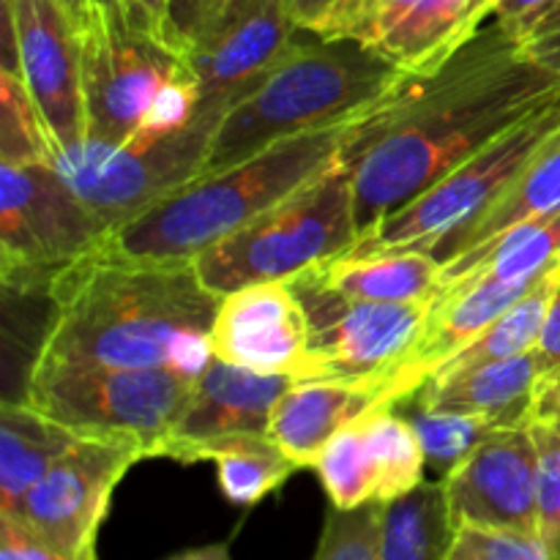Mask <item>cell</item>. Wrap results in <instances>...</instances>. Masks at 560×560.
Instances as JSON below:
<instances>
[{
  "label": "cell",
  "mask_w": 560,
  "mask_h": 560,
  "mask_svg": "<svg viewBox=\"0 0 560 560\" xmlns=\"http://www.w3.org/2000/svg\"><path fill=\"white\" fill-rule=\"evenodd\" d=\"M558 85L560 74L530 60L517 33L490 16L441 69L413 74L361 120L345 153L359 233L416 200Z\"/></svg>",
  "instance_id": "1"
},
{
  "label": "cell",
  "mask_w": 560,
  "mask_h": 560,
  "mask_svg": "<svg viewBox=\"0 0 560 560\" xmlns=\"http://www.w3.org/2000/svg\"><path fill=\"white\" fill-rule=\"evenodd\" d=\"M55 317L36 366H126L200 377L219 295L195 260H135L98 249L49 290Z\"/></svg>",
  "instance_id": "2"
},
{
  "label": "cell",
  "mask_w": 560,
  "mask_h": 560,
  "mask_svg": "<svg viewBox=\"0 0 560 560\" xmlns=\"http://www.w3.org/2000/svg\"><path fill=\"white\" fill-rule=\"evenodd\" d=\"M366 115L288 137L233 167L202 173L115 230L107 246L135 260H195L342 162Z\"/></svg>",
  "instance_id": "3"
},
{
  "label": "cell",
  "mask_w": 560,
  "mask_h": 560,
  "mask_svg": "<svg viewBox=\"0 0 560 560\" xmlns=\"http://www.w3.org/2000/svg\"><path fill=\"white\" fill-rule=\"evenodd\" d=\"M410 77L372 44L301 31L271 74L224 115L206 173L233 167L288 137L372 113Z\"/></svg>",
  "instance_id": "4"
},
{
  "label": "cell",
  "mask_w": 560,
  "mask_h": 560,
  "mask_svg": "<svg viewBox=\"0 0 560 560\" xmlns=\"http://www.w3.org/2000/svg\"><path fill=\"white\" fill-rule=\"evenodd\" d=\"M88 137L107 145L153 140L189 124L200 85L186 55L109 0H74Z\"/></svg>",
  "instance_id": "5"
},
{
  "label": "cell",
  "mask_w": 560,
  "mask_h": 560,
  "mask_svg": "<svg viewBox=\"0 0 560 560\" xmlns=\"http://www.w3.org/2000/svg\"><path fill=\"white\" fill-rule=\"evenodd\" d=\"M350 164L337 162L255 222L235 230L195 257L211 293H235L262 282H288L306 268L348 255L359 244Z\"/></svg>",
  "instance_id": "6"
},
{
  "label": "cell",
  "mask_w": 560,
  "mask_h": 560,
  "mask_svg": "<svg viewBox=\"0 0 560 560\" xmlns=\"http://www.w3.org/2000/svg\"><path fill=\"white\" fill-rule=\"evenodd\" d=\"M560 131V85L547 93L534 109L509 126L503 135L487 142L481 151L465 159L459 167L421 191L416 200L372 224L350 252L427 249L441 244L446 235L485 217L539 156L541 148Z\"/></svg>",
  "instance_id": "7"
},
{
  "label": "cell",
  "mask_w": 560,
  "mask_h": 560,
  "mask_svg": "<svg viewBox=\"0 0 560 560\" xmlns=\"http://www.w3.org/2000/svg\"><path fill=\"white\" fill-rule=\"evenodd\" d=\"M230 109L233 104L228 102L200 98L195 118L170 135L124 145L85 137L80 145L52 151L49 162L113 235L206 173L213 137Z\"/></svg>",
  "instance_id": "8"
},
{
  "label": "cell",
  "mask_w": 560,
  "mask_h": 560,
  "mask_svg": "<svg viewBox=\"0 0 560 560\" xmlns=\"http://www.w3.org/2000/svg\"><path fill=\"white\" fill-rule=\"evenodd\" d=\"M197 377L126 366H31L27 405L77 438H131L145 457H162Z\"/></svg>",
  "instance_id": "9"
},
{
  "label": "cell",
  "mask_w": 560,
  "mask_h": 560,
  "mask_svg": "<svg viewBox=\"0 0 560 560\" xmlns=\"http://www.w3.org/2000/svg\"><path fill=\"white\" fill-rule=\"evenodd\" d=\"M109 241L52 162L0 164V279L16 293H47Z\"/></svg>",
  "instance_id": "10"
},
{
  "label": "cell",
  "mask_w": 560,
  "mask_h": 560,
  "mask_svg": "<svg viewBox=\"0 0 560 560\" xmlns=\"http://www.w3.org/2000/svg\"><path fill=\"white\" fill-rule=\"evenodd\" d=\"M312 328V377L394 383L402 399L416 392L408 361L424 334L432 301H355L317 282L310 271L288 279Z\"/></svg>",
  "instance_id": "11"
},
{
  "label": "cell",
  "mask_w": 560,
  "mask_h": 560,
  "mask_svg": "<svg viewBox=\"0 0 560 560\" xmlns=\"http://www.w3.org/2000/svg\"><path fill=\"white\" fill-rule=\"evenodd\" d=\"M145 457L131 438H77L69 452L16 501L22 528L66 560H98L96 536L124 476Z\"/></svg>",
  "instance_id": "12"
},
{
  "label": "cell",
  "mask_w": 560,
  "mask_h": 560,
  "mask_svg": "<svg viewBox=\"0 0 560 560\" xmlns=\"http://www.w3.org/2000/svg\"><path fill=\"white\" fill-rule=\"evenodd\" d=\"M3 71L31 93L55 151L88 137L74 0H3Z\"/></svg>",
  "instance_id": "13"
},
{
  "label": "cell",
  "mask_w": 560,
  "mask_h": 560,
  "mask_svg": "<svg viewBox=\"0 0 560 560\" xmlns=\"http://www.w3.org/2000/svg\"><path fill=\"white\" fill-rule=\"evenodd\" d=\"M441 481L454 528L479 525L536 534L539 448L530 416L492 430Z\"/></svg>",
  "instance_id": "14"
},
{
  "label": "cell",
  "mask_w": 560,
  "mask_h": 560,
  "mask_svg": "<svg viewBox=\"0 0 560 560\" xmlns=\"http://www.w3.org/2000/svg\"><path fill=\"white\" fill-rule=\"evenodd\" d=\"M211 355L262 375L312 377V328L290 282H262L222 295Z\"/></svg>",
  "instance_id": "15"
},
{
  "label": "cell",
  "mask_w": 560,
  "mask_h": 560,
  "mask_svg": "<svg viewBox=\"0 0 560 560\" xmlns=\"http://www.w3.org/2000/svg\"><path fill=\"white\" fill-rule=\"evenodd\" d=\"M301 27L284 0H235L217 25L186 49L202 102L238 104L290 52Z\"/></svg>",
  "instance_id": "16"
},
{
  "label": "cell",
  "mask_w": 560,
  "mask_h": 560,
  "mask_svg": "<svg viewBox=\"0 0 560 560\" xmlns=\"http://www.w3.org/2000/svg\"><path fill=\"white\" fill-rule=\"evenodd\" d=\"M293 383L288 375H262L211 355L162 457L189 465L206 443L238 432H268L273 408Z\"/></svg>",
  "instance_id": "17"
},
{
  "label": "cell",
  "mask_w": 560,
  "mask_h": 560,
  "mask_svg": "<svg viewBox=\"0 0 560 560\" xmlns=\"http://www.w3.org/2000/svg\"><path fill=\"white\" fill-rule=\"evenodd\" d=\"M399 399L402 394L397 386L383 381H295L273 408L268 435L299 468H312L323 446L342 427Z\"/></svg>",
  "instance_id": "18"
},
{
  "label": "cell",
  "mask_w": 560,
  "mask_h": 560,
  "mask_svg": "<svg viewBox=\"0 0 560 560\" xmlns=\"http://www.w3.org/2000/svg\"><path fill=\"white\" fill-rule=\"evenodd\" d=\"M547 271L525 279H465V282L441 288V293L432 301L424 334L405 370L416 392L427 377L435 375L448 359L468 348L485 328H490L520 299H525Z\"/></svg>",
  "instance_id": "19"
},
{
  "label": "cell",
  "mask_w": 560,
  "mask_h": 560,
  "mask_svg": "<svg viewBox=\"0 0 560 560\" xmlns=\"http://www.w3.org/2000/svg\"><path fill=\"white\" fill-rule=\"evenodd\" d=\"M498 0H408L375 49L410 74L441 69L481 31Z\"/></svg>",
  "instance_id": "20"
},
{
  "label": "cell",
  "mask_w": 560,
  "mask_h": 560,
  "mask_svg": "<svg viewBox=\"0 0 560 560\" xmlns=\"http://www.w3.org/2000/svg\"><path fill=\"white\" fill-rule=\"evenodd\" d=\"M541 383L534 350L495 364L474 370L432 375L419 386L416 399L432 410L463 416H492L506 424L525 421L530 416L536 388Z\"/></svg>",
  "instance_id": "21"
},
{
  "label": "cell",
  "mask_w": 560,
  "mask_h": 560,
  "mask_svg": "<svg viewBox=\"0 0 560 560\" xmlns=\"http://www.w3.org/2000/svg\"><path fill=\"white\" fill-rule=\"evenodd\" d=\"M326 288L355 301L413 304L435 301L443 288V262L427 249L375 252V255H339L306 268Z\"/></svg>",
  "instance_id": "22"
},
{
  "label": "cell",
  "mask_w": 560,
  "mask_h": 560,
  "mask_svg": "<svg viewBox=\"0 0 560 560\" xmlns=\"http://www.w3.org/2000/svg\"><path fill=\"white\" fill-rule=\"evenodd\" d=\"M77 435L25 399H5L0 408V512L22 495L63 457Z\"/></svg>",
  "instance_id": "23"
},
{
  "label": "cell",
  "mask_w": 560,
  "mask_h": 560,
  "mask_svg": "<svg viewBox=\"0 0 560 560\" xmlns=\"http://www.w3.org/2000/svg\"><path fill=\"white\" fill-rule=\"evenodd\" d=\"M560 211V131L539 151V156L528 164L517 184L476 222L465 224L457 233L446 235L441 244L432 246V255L441 262L454 260L459 255L487 246L495 241L503 230L525 222V219L541 217V213Z\"/></svg>",
  "instance_id": "24"
},
{
  "label": "cell",
  "mask_w": 560,
  "mask_h": 560,
  "mask_svg": "<svg viewBox=\"0 0 560 560\" xmlns=\"http://www.w3.org/2000/svg\"><path fill=\"white\" fill-rule=\"evenodd\" d=\"M560 262V211L525 219L487 246L443 262V288L465 279H525Z\"/></svg>",
  "instance_id": "25"
},
{
  "label": "cell",
  "mask_w": 560,
  "mask_h": 560,
  "mask_svg": "<svg viewBox=\"0 0 560 560\" xmlns=\"http://www.w3.org/2000/svg\"><path fill=\"white\" fill-rule=\"evenodd\" d=\"M195 463L217 465V481L222 495L233 506H257L262 498L277 492L299 463L284 454V448L268 432H238L206 443L195 454Z\"/></svg>",
  "instance_id": "26"
},
{
  "label": "cell",
  "mask_w": 560,
  "mask_h": 560,
  "mask_svg": "<svg viewBox=\"0 0 560 560\" xmlns=\"http://www.w3.org/2000/svg\"><path fill=\"white\" fill-rule=\"evenodd\" d=\"M452 536L443 481H424L383 503L381 560H446Z\"/></svg>",
  "instance_id": "27"
},
{
  "label": "cell",
  "mask_w": 560,
  "mask_h": 560,
  "mask_svg": "<svg viewBox=\"0 0 560 560\" xmlns=\"http://www.w3.org/2000/svg\"><path fill=\"white\" fill-rule=\"evenodd\" d=\"M558 284L560 262L556 268H550V271L539 279V284H536L525 299H520L506 315L498 317V320L492 323L490 328H485L468 348H463L454 359H448L435 375H452V372L495 364V361H506L514 359V355L534 350Z\"/></svg>",
  "instance_id": "28"
},
{
  "label": "cell",
  "mask_w": 560,
  "mask_h": 560,
  "mask_svg": "<svg viewBox=\"0 0 560 560\" xmlns=\"http://www.w3.org/2000/svg\"><path fill=\"white\" fill-rule=\"evenodd\" d=\"M366 438L377 468V503L408 495L424 485L427 454L408 419L392 405L370 410L364 416Z\"/></svg>",
  "instance_id": "29"
},
{
  "label": "cell",
  "mask_w": 560,
  "mask_h": 560,
  "mask_svg": "<svg viewBox=\"0 0 560 560\" xmlns=\"http://www.w3.org/2000/svg\"><path fill=\"white\" fill-rule=\"evenodd\" d=\"M317 470L328 501L337 509H359L377 501V468L366 438L364 416L342 427L317 454Z\"/></svg>",
  "instance_id": "30"
},
{
  "label": "cell",
  "mask_w": 560,
  "mask_h": 560,
  "mask_svg": "<svg viewBox=\"0 0 560 560\" xmlns=\"http://www.w3.org/2000/svg\"><path fill=\"white\" fill-rule=\"evenodd\" d=\"M394 408L419 432V441L427 454V468L441 476V479H446L492 430L506 424V421L492 419V416H463L432 410L421 405L416 394H408L405 399L394 402Z\"/></svg>",
  "instance_id": "31"
},
{
  "label": "cell",
  "mask_w": 560,
  "mask_h": 560,
  "mask_svg": "<svg viewBox=\"0 0 560 560\" xmlns=\"http://www.w3.org/2000/svg\"><path fill=\"white\" fill-rule=\"evenodd\" d=\"M52 137L22 80L0 69V164H36L52 159Z\"/></svg>",
  "instance_id": "32"
},
{
  "label": "cell",
  "mask_w": 560,
  "mask_h": 560,
  "mask_svg": "<svg viewBox=\"0 0 560 560\" xmlns=\"http://www.w3.org/2000/svg\"><path fill=\"white\" fill-rule=\"evenodd\" d=\"M383 503L337 509L326 514L312 560H381Z\"/></svg>",
  "instance_id": "33"
},
{
  "label": "cell",
  "mask_w": 560,
  "mask_h": 560,
  "mask_svg": "<svg viewBox=\"0 0 560 560\" xmlns=\"http://www.w3.org/2000/svg\"><path fill=\"white\" fill-rule=\"evenodd\" d=\"M446 560H550V556L539 534L463 525L454 528Z\"/></svg>",
  "instance_id": "34"
},
{
  "label": "cell",
  "mask_w": 560,
  "mask_h": 560,
  "mask_svg": "<svg viewBox=\"0 0 560 560\" xmlns=\"http://www.w3.org/2000/svg\"><path fill=\"white\" fill-rule=\"evenodd\" d=\"M539 448V498H536V534L545 541L550 560H560V441L550 427L530 419Z\"/></svg>",
  "instance_id": "35"
},
{
  "label": "cell",
  "mask_w": 560,
  "mask_h": 560,
  "mask_svg": "<svg viewBox=\"0 0 560 560\" xmlns=\"http://www.w3.org/2000/svg\"><path fill=\"white\" fill-rule=\"evenodd\" d=\"M405 3L408 0H339L315 33L326 38H353L375 47Z\"/></svg>",
  "instance_id": "36"
},
{
  "label": "cell",
  "mask_w": 560,
  "mask_h": 560,
  "mask_svg": "<svg viewBox=\"0 0 560 560\" xmlns=\"http://www.w3.org/2000/svg\"><path fill=\"white\" fill-rule=\"evenodd\" d=\"M235 0H167V36L180 52L200 42Z\"/></svg>",
  "instance_id": "37"
},
{
  "label": "cell",
  "mask_w": 560,
  "mask_h": 560,
  "mask_svg": "<svg viewBox=\"0 0 560 560\" xmlns=\"http://www.w3.org/2000/svg\"><path fill=\"white\" fill-rule=\"evenodd\" d=\"M514 33L530 60L560 74V0H552Z\"/></svg>",
  "instance_id": "38"
},
{
  "label": "cell",
  "mask_w": 560,
  "mask_h": 560,
  "mask_svg": "<svg viewBox=\"0 0 560 560\" xmlns=\"http://www.w3.org/2000/svg\"><path fill=\"white\" fill-rule=\"evenodd\" d=\"M0 560H66L33 539L20 520L0 514Z\"/></svg>",
  "instance_id": "39"
},
{
  "label": "cell",
  "mask_w": 560,
  "mask_h": 560,
  "mask_svg": "<svg viewBox=\"0 0 560 560\" xmlns=\"http://www.w3.org/2000/svg\"><path fill=\"white\" fill-rule=\"evenodd\" d=\"M536 364H539L541 381L558 375L560 372V284L552 295V304L547 310L545 326H541L539 339L534 345Z\"/></svg>",
  "instance_id": "40"
},
{
  "label": "cell",
  "mask_w": 560,
  "mask_h": 560,
  "mask_svg": "<svg viewBox=\"0 0 560 560\" xmlns=\"http://www.w3.org/2000/svg\"><path fill=\"white\" fill-rule=\"evenodd\" d=\"M530 419H536L539 424L550 427L560 441V377H547L536 388L534 405H530Z\"/></svg>",
  "instance_id": "41"
},
{
  "label": "cell",
  "mask_w": 560,
  "mask_h": 560,
  "mask_svg": "<svg viewBox=\"0 0 560 560\" xmlns=\"http://www.w3.org/2000/svg\"><path fill=\"white\" fill-rule=\"evenodd\" d=\"M109 3L120 5L137 22L167 36V0H109Z\"/></svg>",
  "instance_id": "42"
},
{
  "label": "cell",
  "mask_w": 560,
  "mask_h": 560,
  "mask_svg": "<svg viewBox=\"0 0 560 560\" xmlns=\"http://www.w3.org/2000/svg\"><path fill=\"white\" fill-rule=\"evenodd\" d=\"M290 16L301 31H317L339 0H284Z\"/></svg>",
  "instance_id": "43"
},
{
  "label": "cell",
  "mask_w": 560,
  "mask_h": 560,
  "mask_svg": "<svg viewBox=\"0 0 560 560\" xmlns=\"http://www.w3.org/2000/svg\"><path fill=\"white\" fill-rule=\"evenodd\" d=\"M550 3L552 0H498L492 16L501 22H506L512 31H517L520 25H525L530 16H536L541 9H547Z\"/></svg>",
  "instance_id": "44"
},
{
  "label": "cell",
  "mask_w": 560,
  "mask_h": 560,
  "mask_svg": "<svg viewBox=\"0 0 560 560\" xmlns=\"http://www.w3.org/2000/svg\"><path fill=\"white\" fill-rule=\"evenodd\" d=\"M167 560H233V556H230V547L224 545V541H219V545L191 547V550L178 552V556H173Z\"/></svg>",
  "instance_id": "45"
},
{
  "label": "cell",
  "mask_w": 560,
  "mask_h": 560,
  "mask_svg": "<svg viewBox=\"0 0 560 560\" xmlns=\"http://www.w3.org/2000/svg\"><path fill=\"white\" fill-rule=\"evenodd\" d=\"M552 377H556V375H552ZM558 377H560V372H558Z\"/></svg>",
  "instance_id": "46"
}]
</instances>
